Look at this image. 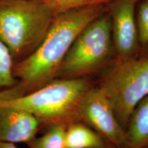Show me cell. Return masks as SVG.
I'll return each instance as SVG.
<instances>
[{
	"label": "cell",
	"mask_w": 148,
	"mask_h": 148,
	"mask_svg": "<svg viewBox=\"0 0 148 148\" xmlns=\"http://www.w3.org/2000/svg\"><path fill=\"white\" fill-rule=\"evenodd\" d=\"M106 5H88L57 14L39 46L26 58L14 64L16 82L0 91V100L26 95L56 78L74 40L90 22L107 10Z\"/></svg>",
	"instance_id": "cell-1"
},
{
	"label": "cell",
	"mask_w": 148,
	"mask_h": 148,
	"mask_svg": "<svg viewBox=\"0 0 148 148\" xmlns=\"http://www.w3.org/2000/svg\"><path fill=\"white\" fill-rule=\"evenodd\" d=\"M58 13L49 1L0 0V40L14 63L39 46Z\"/></svg>",
	"instance_id": "cell-2"
},
{
	"label": "cell",
	"mask_w": 148,
	"mask_h": 148,
	"mask_svg": "<svg viewBox=\"0 0 148 148\" xmlns=\"http://www.w3.org/2000/svg\"><path fill=\"white\" fill-rule=\"evenodd\" d=\"M87 77L56 78L17 98L0 100V106L12 107L33 114L41 126L77 121L81 99L92 86Z\"/></svg>",
	"instance_id": "cell-3"
},
{
	"label": "cell",
	"mask_w": 148,
	"mask_h": 148,
	"mask_svg": "<svg viewBox=\"0 0 148 148\" xmlns=\"http://www.w3.org/2000/svg\"><path fill=\"white\" fill-rule=\"evenodd\" d=\"M115 54L109 10L84 27L72 44L56 78L87 77L106 66Z\"/></svg>",
	"instance_id": "cell-4"
},
{
	"label": "cell",
	"mask_w": 148,
	"mask_h": 148,
	"mask_svg": "<svg viewBox=\"0 0 148 148\" xmlns=\"http://www.w3.org/2000/svg\"><path fill=\"white\" fill-rule=\"evenodd\" d=\"M97 86L108 99L125 131L132 110L148 95V56L114 61Z\"/></svg>",
	"instance_id": "cell-5"
},
{
	"label": "cell",
	"mask_w": 148,
	"mask_h": 148,
	"mask_svg": "<svg viewBox=\"0 0 148 148\" xmlns=\"http://www.w3.org/2000/svg\"><path fill=\"white\" fill-rule=\"evenodd\" d=\"M77 121L91 127L115 148L127 147L125 131L103 92L92 85L79 103Z\"/></svg>",
	"instance_id": "cell-6"
},
{
	"label": "cell",
	"mask_w": 148,
	"mask_h": 148,
	"mask_svg": "<svg viewBox=\"0 0 148 148\" xmlns=\"http://www.w3.org/2000/svg\"><path fill=\"white\" fill-rule=\"evenodd\" d=\"M138 0H115L110 8L112 36L116 62L140 56V44L136 21Z\"/></svg>",
	"instance_id": "cell-7"
},
{
	"label": "cell",
	"mask_w": 148,
	"mask_h": 148,
	"mask_svg": "<svg viewBox=\"0 0 148 148\" xmlns=\"http://www.w3.org/2000/svg\"><path fill=\"white\" fill-rule=\"evenodd\" d=\"M41 127L40 121L29 112L0 106V142L27 143Z\"/></svg>",
	"instance_id": "cell-8"
},
{
	"label": "cell",
	"mask_w": 148,
	"mask_h": 148,
	"mask_svg": "<svg viewBox=\"0 0 148 148\" xmlns=\"http://www.w3.org/2000/svg\"><path fill=\"white\" fill-rule=\"evenodd\" d=\"M128 148H143L148 145V95L132 110L125 128Z\"/></svg>",
	"instance_id": "cell-9"
},
{
	"label": "cell",
	"mask_w": 148,
	"mask_h": 148,
	"mask_svg": "<svg viewBox=\"0 0 148 148\" xmlns=\"http://www.w3.org/2000/svg\"><path fill=\"white\" fill-rule=\"evenodd\" d=\"M108 142L91 127L80 121L66 125L65 148H108Z\"/></svg>",
	"instance_id": "cell-10"
},
{
	"label": "cell",
	"mask_w": 148,
	"mask_h": 148,
	"mask_svg": "<svg viewBox=\"0 0 148 148\" xmlns=\"http://www.w3.org/2000/svg\"><path fill=\"white\" fill-rule=\"evenodd\" d=\"M66 123H56L47 126L46 132L39 137L33 138L26 143L29 148H65Z\"/></svg>",
	"instance_id": "cell-11"
},
{
	"label": "cell",
	"mask_w": 148,
	"mask_h": 148,
	"mask_svg": "<svg viewBox=\"0 0 148 148\" xmlns=\"http://www.w3.org/2000/svg\"><path fill=\"white\" fill-rule=\"evenodd\" d=\"M136 21L140 44V56H148V0H138Z\"/></svg>",
	"instance_id": "cell-12"
},
{
	"label": "cell",
	"mask_w": 148,
	"mask_h": 148,
	"mask_svg": "<svg viewBox=\"0 0 148 148\" xmlns=\"http://www.w3.org/2000/svg\"><path fill=\"white\" fill-rule=\"evenodd\" d=\"M14 60L8 48L0 40V91L16 84L14 76Z\"/></svg>",
	"instance_id": "cell-13"
},
{
	"label": "cell",
	"mask_w": 148,
	"mask_h": 148,
	"mask_svg": "<svg viewBox=\"0 0 148 148\" xmlns=\"http://www.w3.org/2000/svg\"><path fill=\"white\" fill-rule=\"evenodd\" d=\"M57 12H62L73 9L92 5L110 3L115 0H49Z\"/></svg>",
	"instance_id": "cell-14"
},
{
	"label": "cell",
	"mask_w": 148,
	"mask_h": 148,
	"mask_svg": "<svg viewBox=\"0 0 148 148\" xmlns=\"http://www.w3.org/2000/svg\"><path fill=\"white\" fill-rule=\"evenodd\" d=\"M0 148H16L14 143L0 142Z\"/></svg>",
	"instance_id": "cell-15"
},
{
	"label": "cell",
	"mask_w": 148,
	"mask_h": 148,
	"mask_svg": "<svg viewBox=\"0 0 148 148\" xmlns=\"http://www.w3.org/2000/svg\"><path fill=\"white\" fill-rule=\"evenodd\" d=\"M41 1H49V0H41Z\"/></svg>",
	"instance_id": "cell-16"
},
{
	"label": "cell",
	"mask_w": 148,
	"mask_h": 148,
	"mask_svg": "<svg viewBox=\"0 0 148 148\" xmlns=\"http://www.w3.org/2000/svg\"><path fill=\"white\" fill-rule=\"evenodd\" d=\"M143 148H148V145H147V146H145V147H144Z\"/></svg>",
	"instance_id": "cell-17"
},
{
	"label": "cell",
	"mask_w": 148,
	"mask_h": 148,
	"mask_svg": "<svg viewBox=\"0 0 148 148\" xmlns=\"http://www.w3.org/2000/svg\"><path fill=\"white\" fill-rule=\"evenodd\" d=\"M125 148H128V147H125Z\"/></svg>",
	"instance_id": "cell-18"
}]
</instances>
